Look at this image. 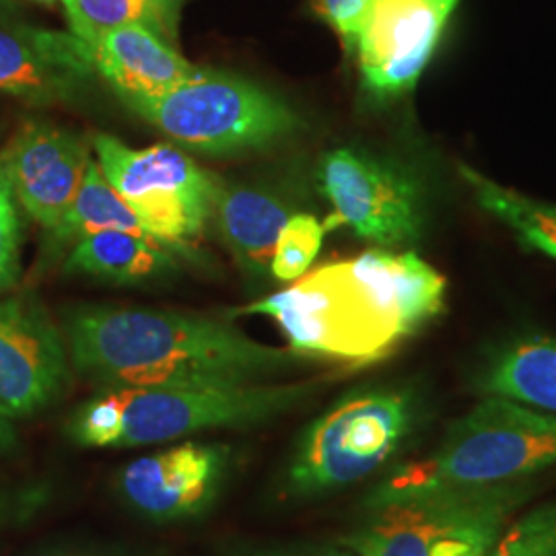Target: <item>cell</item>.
Instances as JSON below:
<instances>
[{
	"instance_id": "cell-1",
	"label": "cell",
	"mask_w": 556,
	"mask_h": 556,
	"mask_svg": "<svg viewBox=\"0 0 556 556\" xmlns=\"http://www.w3.org/2000/svg\"><path fill=\"white\" fill-rule=\"evenodd\" d=\"M62 334L75 371L100 390L262 383L298 355L229 321L169 309L79 307Z\"/></svg>"
},
{
	"instance_id": "cell-2",
	"label": "cell",
	"mask_w": 556,
	"mask_h": 556,
	"mask_svg": "<svg viewBox=\"0 0 556 556\" xmlns=\"http://www.w3.org/2000/svg\"><path fill=\"white\" fill-rule=\"evenodd\" d=\"M445 278L417 254L369 250L324 264L236 314L275 319L298 355L371 363L443 309Z\"/></svg>"
},
{
	"instance_id": "cell-3",
	"label": "cell",
	"mask_w": 556,
	"mask_h": 556,
	"mask_svg": "<svg viewBox=\"0 0 556 556\" xmlns=\"http://www.w3.org/2000/svg\"><path fill=\"white\" fill-rule=\"evenodd\" d=\"M312 383L100 390L66 420L68 439L89 450L184 441L213 429L254 427L291 410Z\"/></svg>"
},
{
	"instance_id": "cell-4",
	"label": "cell",
	"mask_w": 556,
	"mask_h": 556,
	"mask_svg": "<svg viewBox=\"0 0 556 556\" xmlns=\"http://www.w3.org/2000/svg\"><path fill=\"white\" fill-rule=\"evenodd\" d=\"M555 464L556 417L493 396L454 422L433 454L404 464L383 480L369 507L497 486Z\"/></svg>"
},
{
	"instance_id": "cell-5",
	"label": "cell",
	"mask_w": 556,
	"mask_h": 556,
	"mask_svg": "<svg viewBox=\"0 0 556 556\" xmlns=\"http://www.w3.org/2000/svg\"><path fill=\"white\" fill-rule=\"evenodd\" d=\"M526 491L505 482L383 503L340 544L357 556H489Z\"/></svg>"
},
{
	"instance_id": "cell-6",
	"label": "cell",
	"mask_w": 556,
	"mask_h": 556,
	"mask_svg": "<svg viewBox=\"0 0 556 556\" xmlns=\"http://www.w3.org/2000/svg\"><path fill=\"white\" fill-rule=\"evenodd\" d=\"M184 149L233 155L270 147L298 130L295 112L252 80L202 71L157 98L124 101Z\"/></svg>"
},
{
	"instance_id": "cell-7",
	"label": "cell",
	"mask_w": 556,
	"mask_h": 556,
	"mask_svg": "<svg viewBox=\"0 0 556 556\" xmlns=\"http://www.w3.org/2000/svg\"><path fill=\"white\" fill-rule=\"evenodd\" d=\"M413 427L410 400L397 392L344 397L299 441L287 493L318 497L374 475L396 454Z\"/></svg>"
},
{
	"instance_id": "cell-8",
	"label": "cell",
	"mask_w": 556,
	"mask_h": 556,
	"mask_svg": "<svg viewBox=\"0 0 556 556\" xmlns=\"http://www.w3.org/2000/svg\"><path fill=\"white\" fill-rule=\"evenodd\" d=\"M93 149L103 176L151 238L169 245L199 238L219 188L197 161L172 144L130 149L110 135H96Z\"/></svg>"
},
{
	"instance_id": "cell-9",
	"label": "cell",
	"mask_w": 556,
	"mask_h": 556,
	"mask_svg": "<svg viewBox=\"0 0 556 556\" xmlns=\"http://www.w3.org/2000/svg\"><path fill=\"white\" fill-rule=\"evenodd\" d=\"M462 0H369L355 50L365 87L392 98L410 91Z\"/></svg>"
},
{
	"instance_id": "cell-10",
	"label": "cell",
	"mask_w": 556,
	"mask_h": 556,
	"mask_svg": "<svg viewBox=\"0 0 556 556\" xmlns=\"http://www.w3.org/2000/svg\"><path fill=\"white\" fill-rule=\"evenodd\" d=\"M229 466L231 450L227 445L181 441L126 464L116 489L126 507L149 521H184L215 505Z\"/></svg>"
},
{
	"instance_id": "cell-11",
	"label": "cell",
	"mask_w": 556,
	"mask_h": 556,
	"mask_svg": "<svg viewBox=\"0 0 556 556\" xmlns=\"http://www.w3.org/2000/svg\"><path fill=\"white\" fill-rule=\"evenodd\" d=\"M71 379L64 334L40 301H0V413L15 420L48 408Z\"/></svg>"
},
{
	"instance_id": "cell-12",
	"label": "cell",
	"mask_w": 556,
	"mask_h": 556,
	"mask_svg": "<svg viewBox=\"0 0 556 556\" xmlns=\"http://www.w3.org/2000/svg\"><path fill=\"white\" fill-rule=\"evenodd\" d=\"M319 186L334 208L324 229L344 225L379 245L417 236L415 186L392 167L338 149L321 160Z\"/></svg>"
},
{
	"instance_id": "cell-13",
	"label": "cell",
	"mask_w": 556,
	"mask_h": 556,
	"mask_svg": "<svg viewBox=\"0 0 556 556\" xmlns=\"http://www.w3.org/2000/svg\"><path fill=\"white\" fill-rule=\"evenodd\" d=\"M89 161L85 140L46 122H27L0 155L17 204L50 233L77 197Z\"/></svg>"
},
{
	"instance_id": "cell-14",
	"label": "cell",
	"mask_w": 556,
	"mask_h": 556,
	"mask_svg": "<svg viewBox=\"0 0 556 556\" xmlns=\"http://www.w3.org/2000/svg\"><path fill=\"white\" fill-rule=\"evenodd\" d=\"M93 75L89 46L71 31L0 25V93L34 105L64 103Z\"/></svg>"
},
{
	"instance_id": "cell-15",
	"label": "cell",
	"mask_w": 556,
	"mask_h": 556,
	"mask_svg": "<svg viewBox=\"0 0 556 556\" xmlns=\"http://www.w3.org/2000/svg\"><path fill=\"white\" fill-rule=\"evenodd\" d=\"M87 46L98 75L110 83L122 101L157 98L202 73L142 23L103 31Z\"/></svg>"
},
{
	"instance_id": "cell-16",
	"label": "cell",
	"mask_w": 556,
	"mask_h": 556,
	"mask_svg": "<svg viewBox=\"0 0 556 556\" xmlns=\"http://www.w3.org/2000/svg\"><path fill=\"white\" fill-rule=\"evenodd\" d=\"M215 213L220 233L236 258L254 275L270 270L278 236L289 220V211L280 200L252 190H219Z\"/></svg>"
},
{
	"instance_id": "cell-17",
	"label": "cell",
	"mask_w": 556,
	"mask_h": 556,
	"mask_svg": "<svg viewBox=\"0 0 556 556\" xmlns=\"http://www.w3.org/2000/svg\"><path fill=\"white\" fill-rule=\"evenodd\" d=\"M157 239L122 229H103L79 239L66 258L68 273L132 282L169 266Z\"/></svg>"
},
{
	"instance_id": "cell-18",
	"label": "cell",
	"mask_w": 556,
	"mask_h": 556,
	"mask_svg": "<svg viewBox=\"0 0 556 556\" xmlns=\"http://www.w3.org/2000/svg\"><path fill=\"white\" fill-rule=\"evenodd\" d=\"M103 229H122L139 236H149L139 215L103 176L100 163L91 160L85 169L77 197L66 211L64 219L60 220L59 227L50 236L52 241L62 248L73 241L77 243L85 236L98 233Z\"/></svg>"
},
{
	"instance_id": "cell-19",
	"label": "cell",
	"mask_w": 556,
	"mask_h": 556,
	"mask_svg": "<svg viewBox=\"0 0 556 556\" xmlns=\"http://www.w3.org/2000/svg\"><path fill=\"white\" fill-rule=\"evenodd\" d=\"M459 172L486 213L516 231L523 243L556 260V206L521 197L472 167L462 165Z\"/></svg>"
},
{
	"instance_id": "cell-20",
	"label": "cell",
	"mask_w": 556,
	"mask_h": 556,
	"mask_svg": "<svg viewBox=\"0 0 556 556\" xmlns=\"http://www.w3.org/2000/svg\"><path fill=\"white\" fill-rule=\"evenodd\" d=\"M495 396L556 410V340L536 338L517 344L489 378Z\"/></svg>"
},
{
	"instance_id": "cell-21",
	"label": "cell",
	"mask_w": 556,
	"mask_h": 556,
	"mask_svg": "<svg viewBox=\"0 0 556 556\" xmlns=\"http://www.w3.org/2000/svg\"><path fill=\"white\" fill-rule=\"evenodd\" d=\"M68 20V31L91 43L103 31L130 23H142L157 31L161 0H60Z\"/></svg>"
},
{
	"instance_id": "cell-22",
	"label": "cell",
	"mask_w": 556,
	"mask_h": 556,
	"mask_svg": "<svg viewBox=\"0 0 556 556\" xmlns=\"http://www.w3.org/2000/svg\"><path fill=\"white\" fill-rule=\"evenodd\" d=\"M324 233V225L312 215L289 217L280 229L275 256L270 262L273 277L285 282L303 277L318 256Z\"/></svg>"
},
{
	"instance_id": "cell-23",
	"label": "cell",
	"mask_w": 556,
	"mask_h": 556,
	"mask_svg": "<svg viewBox=\"0 0 556 556\" xmlns=\"http://www.w3.org/2000/svg\"><path fill=\"white\" fill-rule=\"evenodd\" d=\"M489 556H556V501L519 519Z\"/></svg>"
},
{
	"instance_id": "cell-24",
	"label": "cell",
	"mask_w": 556,
	"mask_h": 556,
	"mask_svg": "<svg viewBox=\"0 0 556 556\" xmlns=\"http://www.w3.org/2000/svg\"><path fill=\"white\" fill-rule=\"evenodd\" d=\"M21 225L17 200L0 163V291L20 278Z\"/></svg>"
},
{
	"instance_id": "cell-25",
	"label": "cell",
	"mask_w": 556,
	"mask_h": 556,
	"mask_svg": "<svg viewBox=\"0 0 556 556\" xmlns=\"http://www.w3.org/2000/svg\"><path fill=\"white\" fill-rule=\"evenodd\" d=\"M309 4L319 20L326 21L337 31L346 48L355 46L358 25L369 0H309Z\"/></svg>"
},
{
	"instance_id": "cell-26",
	"label": "cell",
	"mask_w": 556,
	"mask_h": 556,
	"mask_svg": "<svg viewBox=\"0 0 556 556\" xmlns=\"http://www.w3.org/2000/svg\"><path fill=\"white\" fill-rule=\"evenodd\" d=\"M241 556H357L349 548L340 546H324V548H280V551H260L252 555Z\"/></svg>"
},
{
	"instance_id": "cell-27",
	"label": "cell",
	"mask_w": 556,
	"mask_h": 556,
	"mask_svg": "<svg viewBox=\"0 0 556 556\" xmlns=\"http://www.w3.org/2000/svg\"><path fill=\"white\" fill-rule=\"evenodd\" d=\"M17 445V431L13 427V420L0 413V454L11 452Z\"/></svg>"
},
{
	"instance_id": "cell-28",
	"label": "cell",
	"mask_w": 556,
	"mask_h": 556,
	"mask_svg": "<svg viewBox=\"0 0 556 556\" xmlns=\"http://www.w3.org/2000/svg\"><path fill=\"white\" fill-rule=\"evenodd\" d=\"M43 556H130L122 551H110V548H89V551H83V548H73V551H56V553H50V555Z\"/></svg>"
},
{
	"instance_id": "cell-29",
	"label": "cell",
	"mask_w": 556,
	"mask_h": 556,
	"mask_svg": "<svg viewBox=\"0 0 556 556\" xmlns=\"http://www.w3.org/2000/svg\"><path fill=\"white\" fill-rule=\"evenodd\" d=\"M46 2H50V0H46Z\"/></svg>"
}]
</instances>
